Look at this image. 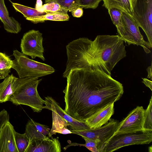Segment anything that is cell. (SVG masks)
<instances>
[{"label":"cell","instance_id":"24","mask_svg":"<svg viewBox=\"0 0 152 152\" xmlns=\"http://www.w3.org/2000/svg\"><path fill=\"white\" fill-rule=\"evenodd\" d=\"M15 142L18 152H25L29 142L26 134H21L15 131L14 132Z\"/></svg>","mask_w":152,"mask_h":152},{"label":"cell","instance_id":"28","mask_svg":"<svg viewBox=\"0 0 152 152\" xmlns=\"http://www.w3.org/2000/svg\"><path fill=\"white\" fill-rule=\"evenodd\" d=\"M82 138L85 141V144H81L75 142L71 143L64 147V150H65L71 146H84L92 152H99L96 142L95 141L85 137H83Z\"/></svg>","mask_w":152,"mask_h":152},{"label":"cell","instance_id":"16","mask_svg":"<svg viewBox=\"0 0 152 152\" xmlns=\"http://www.w3.org/2000/svg\"><path fill=\"white\" fill-rule=\"evenodd\" d=\"M0 20L7 32L17 34L21 29L20 24L13 17H10L4 0H0Z\"/></svg>","mask_w":152,"mask_h":152},{"label":"cell","instance_id":"14","mask_svg":"<svg viewBox=\"0 0 152 152\" xmlns=\"http://www.w3.org/2000/svg\"><path fill=\"white\" fill-rule=\"evenodd\" d=\"M114 104H110L96 112L85 121L91 129L100 127L108 122L114 112Z\"/></svg>","mask_w":152,"mask_h":152},{"label":"cell","instance_id":"9","mask_svg":"<svg viewBox=\"0 0 152 152\" xmlns=\"http://www.w3.org/2000/svg\"><path fill=\"white\" fill-rule=\"evenodd\" d=\"M42 42V34L39 31H29L24 34L21 39L20 47L22 53L32 59L37 57L45 61Z\"/></svg>","mask_w":152,"mask_h":152},{"label":"cell","instance_id":"23","mask_svg":"<svg viewBox=\"0 0 152 152\" xmlns=\"http://www.w3.org/2000/svg\"><path fill=\"white\" fill-rule=\"evenodd\" d=\"M12 60L5 53L0 52V80L4 79L10 72Z\"/></svg>","mask_w":152,"mask_h":152},{"label":"cell","instance_id":"15","mask_svg":"<svg viewBox=\"0 0 152 152\" xmlns=\"http://www.w3.org/2000/svg\"><path fill=\"white\" fill-rule=\"evenodd\" d=\"M50 129L45 125L36 122L31 119L27 123L25 133L29 141L35 139H46L50 133Z\"/></svg>","mask_w":152,"mask_h":152},{"label":"cell","instance_id":"13","mask_svg":"<svg viewBox=\"0 0 152 152\" xmlns=\"http://www.w3.org/2000/svg\"><path fill=\"white\" fill-rule=\"evenodd\" d=\"M15 131L9 121L2 127L0 131V152H18L15 142Z\"/></svg>","mask_w":152,"mask_h":152},{"label":"cell","instance_id":"31","mask_svg":"<svg viewBox=\"0 0 152 152\" xmlns=\"http://www.w3.org/2000/svg\"><path fill=\"white\" fill-rule=\"evenodd\" d=\"M83 8L78 7L74 9L71 11L72 16L76 18H80L83 15Z\"/></svg>","mask_w":152,"mask_h":152},{"label":"cell","instance_id":"5","mask_svg":"<svg viewBox=\"0 0 152 152\" xmlns=\"http://www.w3.org/2000/svg\"><path fill=\"white\" fill-rule=\"evenodd\" d=\"M152 141V131L115 134L106 142L102 152H112L127 146L148 144Z\"/></svg>","mask_w":152,"mask_h":152},{"label":"cell","instance_id":"25","mask_svg":"<svg viewBox=\"0 0 152 152\" xmlns=\"http://www.w3.org/2000/svg\"><path fill=\"white\" fill-rule=\"evenodd\" d=\"M152 96L150 99L147 108L145 110L143 128L144 131H152Z\"/></svg>","mask_w":152,"mask_h":152},{"label":"cell","instance_id":"3","mask_svg":"<svg viewBox=\"0 0 152 152\" xmlns=\"http://www.w3.org/2000/svg\"><path fill=\"white\" fill-rule=\"evenodd\" d=\"M42 80L38 78H18L17 87L9 101L16 105L28 106L34 112H41L45 100L40 96L37 88Z\"/></svg>","mask_w":152,"mask_h":152},{"label":"cell","instance_id":"30","mask_svg":"<svg viewBox=\"0 0 152 152\" xmlns=\"http://www.w3.org/2000/svg\"><path fill=\"white\" fill-rule=\"evenodd\" d=\"M10 116L7 111L3 109L0 112V131L3 126L8 121Z\"/></svg>","mask_w":152,"mask_h":152},{"label":"cell","instance_id":"32","mask_svg":"<svg viewBox=\"0 0 152 152\" xmlns=\"http://www.w3.org/2000/svg\"><path fill=\"white\" fill-rule=\"evenodd\" d=\"M143 81L142 82L144 83L145 85L148 87L152 91V82L146 78H142Z\"/></svg>","mask_w":152,"mask_h":152},{"label":"cell","instance_id":"21","mask_svg":"<svg viewBox=\"0 0 152 152\" xmlns=\"http://www.w3.org/2000/svg\"><path fill=\"white\" fill-rule=\"evenodd\" d=\"M12 5L15 10L23 15L26 19L28 20L30 18L38 16L45 14V12H41L35 8L27 7L17 3H12Z\"/></svg>","mask_w":152,"mask_h":152},{"label":"cell","instance_id":"10","mask_svg":"<svg viewBox=\"0 0 152 152\" xmlns=\"http://www.w3.org/2000/svg\"><path fill=\"white\" fill-rule=\"evenodd\" d=\"M144 111L142 106H137L118 123L113 135L144 131L143 128Z\"/></svg>","mask_w":152,"mask_h":152},{"label":"cell","instance_id":"2","mask_svg":"<svg viewBox=\"0 0 152 152\" xmlns=\"http://www.w3.org/2000/svg\"><path fill=\"white\" fill-rule=\"evenodd\" d=\"M67 60L63 77L74 69L99 71L111 76L116 64L126 56L124 41L118 35H99L94 41L80 38L66 46Z\"/></svg>","mask_w":152,"mask_h":152},{"label":"cell","instance_id":"34","mask_svg":"<svg viewBox=\"0 0 152 152\" xmlns=\"http://www.w3.org/2000/svg\"><path fill=\"white\" fill-rule=\"evenodd\" d=\"M147 70L148 73L147 77L150 78L152 80V65L148 66L147 68Z\"/></svg>","mask_w":152,"mask_h":152},{"label":"cell","instance_id":"11","mask_svg":"<svg viewBox=\"0 0 152 152\" xmlns=\"http://www.w3.org/2000/svg\"><path fill=\"white\" fill-rule=\"evenodd\" d=\"M45 105L43 107L42 109H46L56 112L68 122L69 125L68 129L70 131H83L91 129L85 122L76 120L68 114L51 97H45Z\"/></svg>","mask_w":152,"mask_h":152},{"label":"cell","instance_id":"17","mask_svg":"<svg viewBox=\"0 0 152 152\" xmlns=\"http://www.w3.org/2000/svg\"><path fill=\"white\" fill-rule=\"evenodd\" d=\"M18 79L12 74L0 83V103L9 101L17 87Z\"/></svg>","mask_w":152,"mask_h":152},{"label":"cell","instance_id":"19","mask_svg":"<svg viewBox=\"0 0 152 152\" xmlns=\"http://www.w3.org/2000/svg\"><path fill=\"white\" fill-rule=\"evenodd\" d=\"M102 6L108 10L111 8L118 9L132 16L133 0H102Z\"/></svg>","mask_w":152,"mask_h":152},{"label":"cell","instance_id":"1","mask_svg":"<svg viewBox=\"0 0 152 152\" xmlns=\"http://www.w3.org/2000/svg\"><path fill=\"white\" fill-rule=\"evenodd\" d=\"M63 92L64 110L77 121L85 122L96 112L118 100L124 93L122 84L99 71L72 70Z\"/></svg>","mask_w":152,"mask_h":152},{"label":"cell","instance_id":"12","mask_svg":"<svg viewBox=\"0 0 152 152\" xmlns=\"http://www.w3.org/2000/svg\"><path fill=\"white\" fill-rule=\"evenodd\" d=\"M58 137L35 139L29 141L25 152H60Z\"/></svg>","mask_w":152,"mask_h":152},{"label":"cell","instance_id":"6","mask_svg":"<svg viewBox=\"0 0 152 152\" xmlns=\"http://www.w3.org/2000/svg\"><path fill=\"white\" fill-rule=\"evenodd\" d=\"M132 17L152 46V0H133Z\"/></svg>","mask_w":152,"mask_h":152},{"label":"cell","instance_id":"29","mask_svg":"<svg viewBox=\"0 0 152 152\" xmlns=\"http://www.w3.org/2000/svg\"><path fill=\"white\" fill-rule=\"evenodd\" d=\"M102 0H79V7L85 9H95L98 6L100 2Z\"/></svg>","mask_w":152,"mask_h":152},{"label":"cell","instance_id":"20","mask_svg":"<svg viewBox=\"0 0 152 152\" xmlns=\"http://www.w3.org/2000/svg\"><path fill=\"white\" fill-rule=\"evenodd\" d=\"M69 16L68 14L57 12H47L45 14L34 17L28 20L36 23L44 22L45 20L64 21L68 20Z\"/></svg>","mask_w":152,"mask_h":152},{"label":"cell","instance_id":"35","mask_svg":"<svg viewBox=\"0 0 152 152\" xmlns=\"http://www.w3.org/2000/svg\"><path fill=\"white\" fill-rule=\"evenodd\" d=\"M152 146H151L149 147L148 150L150 152V150H151V152H152Z\"/></svg>","mask_w":152,"mask_h":152},{"label":"cell","instance_id":"22","mask_svg":"<svg viewBox=\"0 0 152 152\" xmlns=\"http://www.w3.org/2000/svg\"><path fill=\"white\" fill-rule=\"evenodd\" d=\"M108 10L111 20L117 28L118 35L122 39L124 34V30L121 20L122 11L115 8H110Z\"/></svg>","mask_w":152,"mask_h":152},{"label":"cell","instance_id":"7","mask_svg":"<svg viewBox=\"0 0 152 152\" xmlns=\"http://www.w3.org/2000/svg\"><path fill=\"white\" fill-rule=\"evenodd\" d=\"M121 20L124 30L123 37L122 39L129 45H140L143 48L147 53L151 52L149 49L152 48L148 42L145 41L141 34L139 26L131 15L122 11Z\"/></svg>","mask_w":152,"mask_h":152},{"label":"cell","instance_id":"4","mask_svg":"<svg viewBox=\"0 0 152 152\" xmlns=\"http://www.w3.org/2000/svg\"><path fill=\"white\" fill-rule=\"evenodd\" d=\"M12 68L17 72L19 78H38L54 72L51 66L30 59L26 55L17 50H14Z\"/></svg>","mask_w":152,"mask_h":152},{"label":"cell","instance_id":"26","mask_svg":"<svg viewBox=\"0 0 152 152\" xmlns=\"http://www.w3.org/2000/svg\"><path fill=\"white\" fill-rule=\"evenodd\" d=\"M68 11L59 4L54 2L46 3L42 7V12L46 13L51 12L67 14Z\"/></svg>","mask_w":152,"mask_h":152},{"label":"cell","instance_id":"8","mask_svg":"<svg viewBox=\"0 0 152 152\" xmlns=\"http://www.w3.org/2000/svg\"><path fill=\"white\" fill-rule=\"evenodd\" d=\"M118 123L117 121L110 119L109 122L98 128L83 131H71L72 133L79 135L82 137L95 141L99 152H102L106 142L113 135Z\"/></svg>","mask_w":152,"mask_h":152},{"label":"cell","instance_id":"33","mask_svg":"<svg viewBox=\"0 0 152 152\" xmlns=\"http://www.w3.org/2000/svg\"><path fill=\"white\" fill-rule=\"evenodd\" d=\"M42 0H37L35 8L40 12H42Z\"/></svg>","mask_w":152,"mask_h":152},{"label":"cell","instance_id":"27","mask_svg":"<svg viewBox=\"0 0 152 152\" xmlns=\"http://www.w3.org/2000/svg\"><path fill=\"white\" fill-rule=\"evenodd\" d=\"M79 0H45V3L54 2L59 4L68 11L71 12L75 8L79 7Z\"/></svg>","mask_w":152,"mask_h":152},{"label":"cell","instance_id":"18","mask_svg":"<svg viewBox=\"0 0 152 152\" xmlns=\"http://www.w3.org/2000/svg\"><path fill=\"white\" fill-rule=\"evenodd\" d=\"M53 123L52 127L50 131L49 137L57 133L63 134L72 133L68 129L69 126L68 122L64 119L61 117L55 111H52Z\"/></svg>","mask_w":152,"mask_h":152}]
</instances>
